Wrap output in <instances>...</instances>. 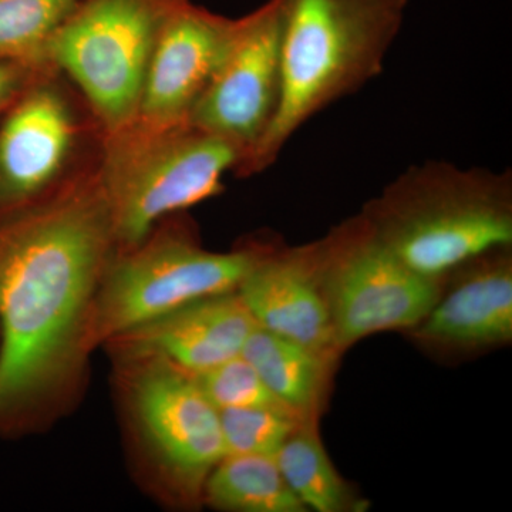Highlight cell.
<instances>
[{"mask_svg":"<svg viewBox=\"0 0 512 512\" xmlns=\"http://www.w3.org/2000/svg\"><path fill=\"white\" fill-rule=\"evenodd\" d=\"M242 356L284 406L316 419L336 359L256 326Z\"/></svg>","mask_w":512,"mask_h":512,"instance_id":"15","label":"cell"},{"mask_svg":"<svg viewBox=\"0 0 512 512\" xmlns=\"http://www.w3.org/2000/svg\"><path fill=\"white\" fill-rule=\"evenodd\" d=\"M413 335L424 348L471 353L512 340L511 247L493 249L444 278L443 291Z\"/></svg>","mask_w":512,"mask_h":512,"instance_id":"12","label":"cell"},{"mask_svg":"<svg viewBox=\"0 0 512 512\" xmlns=\"http://www.w3.org/2000/svg\"><path fill=\"white\" fill-rule=\"evenodd\" d=\"M238 19L185 0L161 30L133 123L167 127L185 123L227 55Z\"/></svg>","mask_w":512,"mask_h":512,"instance_id":"11","label":"cell"},{"mask_svg":"<svg viewBox=\"0 0 512 512\" xmlns=\"http://www.w3.org/2000/svg\"><path fill=\"white\" fill-rule=\"evenodd\" d=\"M237 291L205 296L110 339L127 363L160 360L198 375L239 356L256 328Z\"/></svg>","mask_w":512,"mask_h":512,"instance_id":"13","label":"cell"},{"mask_svg":"<svg viewBox=\"0 0 512 512\" xmlns=\"http://www.w3.org/2000/svg\"><path fill=\"white\" fill-rule=\"evenodd\" d=\"M237 292L259 328L338 359L328 305L316 271V245L266 248Z\"/></svg>","mask_w":512,"mask_h":512,"instance_id":"14","label":"cell"},{"mask_svg":"<svg viewBox=\"0 0 512 512\" xmlns=\"http://www.w3.org/2000/svg\"><path fill=\"white\" fill-rule=\"evenodd\" d=\"M53 67L0 114V217L42 201L69 171L80 126L72 104L49 79Z\"/></svg>","mask_w":512,"mask_h":512,"instance_id":"10","label":"cell"},{"mask_svg":"<svg viewBox=\"0 0 512 512\" xmlns=\"http://www.w3.org/2000/svg\"><path fill=\"white\" fill-rule=\"evenodd\" d=\"M286 484L306 510L363 511L365 504L340 476L320 440L316 419L303 420L275 456Z\"/></svg>","mask_w":512,"mask_h":512,"instance_id":"16","label":"cell"},{"mask_svg":"<svg viewBox=\"0 0 512 512\" xmlns=\"http://www.w3.org/2000/svg\"><path fill=\"white\" fill-rule=\"evenodd\" d=\"M315 245L339 352L384 330L416 328L443 291L444 279L427 278L403 264L362 214Z\"/></svg>","mask_w":512,"mask_h":512,"instance_id":"7","label":"cell"},{"mask_svg":"<svg viewBox=\"0 0 512 512\" xmlns=\"http://www.w3.org/2000/svg\"><path fill=\"white\" fill-rule=\"evenodd\" d=\"M185 0H80L57 29L47 63L67 74L104 134L136 120L161 30Z\"/></svg>","mask_w":512,"mask_h":512,"instance_id":"5","label":"cell"},{"mask_svg":"<svg viewBox=\"0 0 512 512\" xmlns=\"http://www.w3.org/2000/svg\"><path fill=\"white\" fill-rule=\"evenodd\" d=\"M303 420L306 417L284 406L220 410L225 456L254 454L275 457Z\"/></svg>","mask_w":512,"mask_h":512,"instance_id":"19","label":"cell"},{"mask_svg":"<svg viewBox=\"0 0 512 512\" xmlns=\"http://www.w3.org/2000/svg\"><path fill=\"white\" fill-rule=\"evenodd\" d=\"M130 365L131 409L148 448L181 494L200 497L225 457L220 412L183 370L160 360Z\"/></svg>","mask_w":512,"mask_h":512,"instance_id":"8","label":"cell"},{"mask_svg":"<svg viewBox=\"0 0 512 512\" xmlns=\"http://www.w3.org/2000/svg\"><path fill=\"white\" fill-rule=\"evenodd\" d=\"M116 251L97 170L0 217V436L32 427L79 372Z\"/></svg>","mask_w":512,"mask_h":512,"instance_id":"1","label":"cell"},{"mask_svg":"<svg viewBox=\"0 0 512 512\" xmlns=\"http://www.w3.org/2000/svg\"><path fill=\"white\" fill-rule=\"evenodd\" d=\"M79 2L0 0V59L49 67L50 40Z\"/></svg>","mask_w":512,"mask_h":512,"instance_id":"18","label":"cell"},{"mask_svg":"<svg viewBox=\"0 0 512 512\" xmlns=\"http://www.w3.org/2000/svg\"><path fill=\"white\" fill-rule=\"evenodd\" d=\"M45 69L47 67L0 59V114L8 109L12 101Z\"/></svg>","mask_w":512,"mask_h":512,"instance_id":"21","label":"cell"},{"mask_svg":"<svg viewBox=\"0 0 512 512\" xmlns=\"http://www.w3.org/2000/svg\"><path fill=\"white\" fill-rule=\"evenodd\" d=\"M362 215L403 264L444 279L478 255L512 247L511 173L424 161L387 185Z\"/></svg>","mask_w":512,"mask_h":512,"instance_id":"3","label":"cell"},{"mask_svg":"<svg viewBox=\"0 0 512 512\" xmlns=\"http://www.w3.org/2000/svg\"><path fill=\"white\" fill-rule=\"evenodd\" d=\"M191 376L218 412L238 407L284 406L242 355Z\"/></svg>","mask_w":512,"mask_h":512,"instance_id":"20","label":"cell"},{"mask_svg":"<svg viewBox=\"0 0 512 512\" xmlns=\"http://www.w3.org/2000/svg\"><path fill=\"white\" fill-rule=\"evenodd\" d=\"M202 495L221 511H308L286 484L275 457L228 454L211 471Z\"/></svg>","mask_w":512,"mask_h":512,"instance_id":"17","label":"cell"},{"mask_svg":"<svg viewBox=\"0 0 512 512\" xmlns=\"http://www.w3.org/2000/svg\"><path fill=\"white\" fill-rule=\"evenodd\" d=\"M241 150L192 126L131 123L104 134L97 168L119 251L137 247L157 222L220 194Z\"/></svg>","mask_w":512,"mask_h":512,"instance_id":"4","label":"cell"},{"mask_svg":"<svg viewBox=\"0 0 512 512\" xmlns=\"http://www.w3.org/2000/svg\"><path fill=\"white\" fill-rule=\"evenodd\" d=\"M407 8L409 0H284L278 106L235 173H262L308 121L379 77Z\"/></svg>","mask_w":512,"mask_h":512,"instance_id":"2","label":"cell"},{"mask_svg":"<svg viewBox=\"0 0 512 512\" xmlns=\"http://www.w3.org/2000/svg\"><path fill=\"white\" fill-rule=\"evenodd\" d=\"M265 249L211 252L185 232L165 231L116 251L94 298L87 352L187 303L237 291Z\"/></svg>","mask_w":512,"mask_h":512,"instance_id":"6","label":"cell"},{"mask_svg":"<svg viewBox=\"0 0 512 512\" xmlns=\"http://www.w3.org/2000/svg\"><path fill=\"white\" fill-rule=\"evenodd\" d=\"M282 29L284 0H266L239 18L227 55L188 116L192 126L237 146L241 160L264 136L278 106Z\"/></svg>","mask_w":512,"mask_h":512,"instance_id":"9","label":"cell"}]
</instances>
